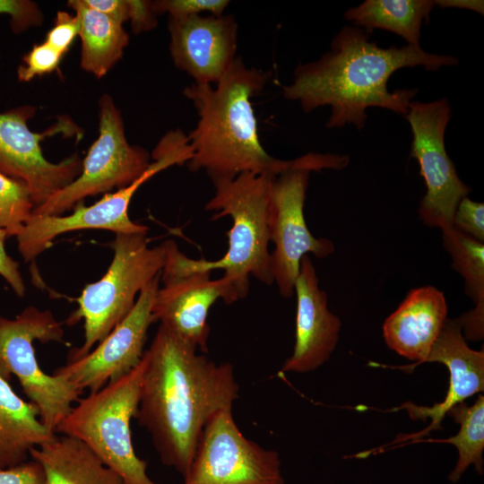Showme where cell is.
<instances>
[{"label":"cell","instance_id":"cell-11","mask_svg":"<svg viewBox=\"0 0 484 484\" xmlns=\"http://www.w3.org/2000/svg\"><path fill=\"white\" fill-rule=\"evenodd\" d=\"M404 117L412 132L410 158L418 160L427 187L418 210L419 219L430 228L453 226L457 205L471 188L460 179L445 150L450 103L446 98L431 102L412 100Z\"/></svg>","mask_w":484,"mask_h":484},{"label":"cell","instance_id":"cell-23","mask_svg":"<svg viewBox=\"0 0 484 484\" xmlns=\"http://www.w3.org/2000/svg\"><path fill=\"white\" fill-rule=\"evenodd\" d=\"M442 230L444 248L452 259V268L464 280L465 294L474 307L462 315L458 321L463 337L480 341L484 335V244L453 226Z\"/></svg>","mask_w":484,"mask_h":484},{"label":"cell","instance_id":"cell-21","mask_svg":"<svg viewBox=\"0 0 484 484\" xmlns=\"http://www.w3.org/2000/svg\"><path fill=\"white\" fill-rule=\"evenodd\" d=\"M55 436L41 422L38 408L0 376V470L27 462L32 448Z\"/></svg>","mask_w":484,"mask_h":484},{"label":"cell","instance_id":"cell-7","mask_svg":"<svg viewBox=\"0 0 484 484\" xmlns=\"http://www.w3.org/2000/svg\"><path fill=\"white\" fill-rule=\"evenodd\" d=\"M192 147L187 134L172 130L163 135L151 152L153 161L134 182L106 194L95 203L76 204L68 215H31L15 236L25 262H33L59 235L81 229H106L117 233H147L148 227L133 221L128 208L137 189L157 173L174 165L187 163Z\"/></svg>","mask_w":484,"mask_h":484},{"label":"cell","instance_id":"cell-24","mask_svg":"<svg viewBox=\"0 0 484 484\" xmlns=\"http://www.w3.org/2000/svg\"><path fill=\"white\" fill-rule=\"evenodd\" d=\"M435 5L431 0H367L348 9L344 17L368 33L385 30L419 47L421 27L428 23Z\"/></svg>","mask_w":484,"mask_h":484},{"label":"cell","instance_id":"cell-14","mask_svg":"<svg viewBox=\"0 0 484 484\" xmlns=\"http://www.w3.org/2000/svg\"><path fill=\"white\" fill-rule=\"evenodd\" d=\"M160 281V274L141 290L129 314L94 350L52 374L69 381L80 393H93L137 367L144 354L149 327L155 322L152 306Z\"/></svg>","mask_w":484,"mask_h":484},{"label":"cell","instance_id":"cell-33","mask_svg":"<svg viewBox=\"0 0 484 484\" xmlns=\"http://www.w3.org/2000/svg\"><path fill=\"white\" fill-rule=\"evenodd\" d=\"M6 230L0 229V276L3 277L14 293L23 297L26 287L20 272L19 263L13 260L5 250Z\"/></svg>","mask_w":484,"mask_h":484},{"label":"cell","instance_id":"cell-19","mask_svg":"<svg viewBox=\"0 0 484 484\" xmlns=\"http://www.w3.org/2000/svg\"><path fill=\"white\" fill-rule=\"evenodd\" d=\"M446 319L444 293L430 285L415 288L385 319L384 339L391 350L419 365L429 354Z\"/></svg>","mask_w":484,"mask_h":484},{"label":"cell","instance_id":"cell-6","mask_svg":"<svg viewBox=\"0 0 484 484\" xmlns=\"http://www.w3.org/2000/svg\"><path fill=\"white\" fill-rule=\"evenodd\" d=\"M144 362L99 390L79 399L56 428L85 444L125 484H157L147 462L134 451L131 420L135 418Z\"/></svg>","mask_w":484,"mask_h":484},{"label":"cell","instance_id":"cell-32","mask_svg":"<svg viewBox=\"0 0 484 484\" xmlns=\"http://www.w3.org/2000/svg\"><path fill=\"white\" fill-rule=\"evenodd\" d=\"M0 484H47L40 464L31 460L0 470Z\"/></svg>","mask_w":484,"mask_h":484},{"label":"cell","instance_id":"cell-27","mask_svg":"<svg viewBox=\"0 0 484 484\" xmlns=\"http://www.w3.org/2000/svg\"><path fill=\"white\" fill-rule=\"evenodd\" d=\"M64 56L45 41L34 45L22 56V63L17 68L18 80L28 82L36 76L53 73L59 67Z\"/></svg>","mask_w":484,"mask_h":484},{"label":"cell","instance_id":"cell-34","mask_svg":"<svg viewBox=\"0 0 484 484\" xmlns=\"http://www.w3.org/2000/svg\"><path fill=\"white\" fill-rule=\"evenodd\" d=\"M129 19L134 33L151 30L157 26L156 13L151 1L128 0Z\"/></svg>","mask_w":484,"mask_h":484},{"label":"cell","instance_id":"cell-17","mask_svg":"<svg viewBox=\"0 0 484 484\" xmlns=\"http://www.w3.org/2000/svg\"><path fill=\"white\" fill-rule=\"evenodd\" d=\"M297 297L295 345L282 372L306 373L326 362L336 348L340 318L328 309V298L319 288L318 277L308 255L300 261L295 281Z\"/></svg>","mask_w":484,"mask_h":484},{"label":"cell","instance_id":"cell-12","mask_svg":"<svg viewBox=\"0 0 484 484\" xmlns=\"http://www.w3.org/2000/svg\"><path fill=\"white\" fill-rule=\"evenodd\" d=\"M36 108L22 105L0 112V172L23 182L30 189L36 206L72 183L81 173L82 160L74 153L54 163L48 160L40 143L56 134L66 136L82 134L68 117H60L56 124L42 133L33 132L28 121Z\"/></svg>","mask_w":484,"mask_h":484},{"label":"cell","instance_id":"cell-8","mask_svg":"<svg viewBox=\"0 0 484 484\" xmlns=\"http://www.w3.org/2000/svg\"><path fill=\"white\" fill-rule=\"evenodd\" d=\"M34 341L64 342L62 324L51 311L30 306L13 319L0 315V376L8 382L17 377L41 422L56 433L82 393L65 378L41 369Z\"/></svg>","mask_w":484,"mask_h":484},{"label":"cell","instance_id":"cell-22","mask_svg":"<svg viewBox=\"0 0 484 484\" xmlns=\"http://www.w3.org/2000/svg\"><path fill=\"white\" fill-rule=\"evenodd\" d=\"M67 5L80 21L81 67L103 77L121 59L129 35L123 24L87 6L83 0H70Z\"/></svg>","mask_w":484,"mask_h":484},{"label":"cell","instance_id":"cell-10","mask_svg":"<svg viewBox=\"0 0 484 484\" xmlns=\"http://www.w3.org/2000/svg\"><path fill=\"white\" fill-rule=\"evenodd\" d=\"M99 107V137L83 159L80 175L36 206L33 215H61L88 196L128 186L151 164L145 149L127 142L121 113L112 97L103 94Z\"/></svg>","mask_w":484,"mask_h":484},{"label":"cell","instance_id":"cell-16","mask_svg":"<svg viewBox=\"0 0 484 484\" xmlns=\"http://www.w3.org/2000/svg\"><path fill=\"white\" fill-rule=\"evenodd\" d=\"M211 272H194L163 282L152 306L154 321H160L203 353L208 352L211 307L221 298L229 305L239 299L226 277L212 280Z\"/></svg>","mask_w":484,"mask_h":484},{"label":"cell","instance_id":"cell-18","mask_svg":"<svg viewBox=\"0 0 484 484\" xmlns=\"http://www.w3.org/2000/svg\"><path fill=\"white\" fill-rule=\"evenodd\" d=\"M424 362L443 363L447 367L450 377L442 402L431 407H419L410 402L403 405L411 418L431 419L429 427L418 433V436L439 429L444 417L453 407L484 389V351L468 346L458 319H446Z\"/></svg>","mask_w":484,"mask_h":484},{"label":"cell","instance_id":"cell-4","mask_svg":"<svg viewBox=\"0 0 484 484\" xmlns=\"http://www.w3.org/2000/svg\"><path fill=\"white\" fill-rule=\"evenodd\" d=\"M274 177L246 172L233 179L213 182L214 194L205 204V210L214 212L213 220L231 218L227 252L215 261L194 260L180 252L173 240H167L160 280L165 282L194 272L220 269L235 287L239 299L248 294L250 277L266 285L272 284L269 214Z\"/></svg>","mask_w":484,"mask_h":484},{"label":"cell","instance_id":"cell-35","mask_svg":"<svg viewBox=\"0 0 484 484\" xmlns=\"http://www.w3.org/2000/svg\"><path fill=\"white\" fill-rule=\"evenodd\" d=\"M436 5L441 7H457L469 9L483 14V1L480 0H438L435 1Z\"/></svg>","mask_w":484,"mask_h":484},{"label":"cell","instance_id":"cell-30","mask_svg":"<svg viewBox=\"0 0 484 484\" xmlns=\"http://www.w3.org/2000/svg\"><path fill=\"white\" fill-rule=\"evenodd\" d=\"M453 227L483 243L484 204L463 197L455 210Z\"/></svg>","mask_w":484,"mask_h":484},{"label":"cell","instance_id":"cell-29","mask_svg":"<svg viewBox=\"0 0 484 484\" xmlns=\"http://www.w3.org/2000/svg\"><path fill=\"white\" fill-rule=\"evenodd\" d=\"M0 14L10 16V28L14 34L40 26L43 22L41 10L30 0H0Z\"/></svg>","mask_w":484,"mask_h":484},{"label":"cell","instance_id":"cell-3","mask_svg":"<svg viewBox=\"0 0 484 484\" xmlns=\"http://www.w3.org/2000/svg\"><path fill=\"white\" fill-rule=\"evenodd\" d=\"M269 77V73L249 68L237 57L214 87L193 82L184 89L198 115L195 127L187 134L190 170H204L212 183L246 172L276 177L311 158L312 153L290 160L275 159L262 145L251 100Z\"/></svg>","mask_w":484,"mask_h":484},{"label":"cell","instance_id":"cell-13","mask_svg":"<svg viewBox=\"0 0 484 484\" xmlns=\"http://www.w3.org/2000/svg\"><path fill=\"white\" fill-rule=\"evenodd\" d=\"M182 484H284L279 454L247 438L232 409L205 426Z\"/></svg>","mask_w":484,"mask_h":484},{"label":"cell","instance_id":"cell-15","mask_svg":"<svg viewBox=\"0 0 484 484\" xmlns=\"http://www.w3.org/2000/svg\"><path fill=\"white\" fill-rule=\"evenodd\" d=\"M175 66L194 82L215 85L236 60L238 25L232 15L169 17Z\"/></svg>","mask_w":484,"mask_h":484},{"label":"cell","instance_id":"cell-20","mask_svg":"<svg viewBox=\"0 0 484 484\" xmlns=\"http://www.w3.org/2000/svg\"><path fill=\"white\" fill-rule=\"evenodd\" d=\"M45 474L47 484H125L85 444L61 435L30 452Z\"/></svg>","mask_w":484,"mask_h":484},{"label":"cell","instance_id":"cell-28","mask_svg":"<svg viewBox=\"0 0 484 484\" xmlns=\"http://www.w3.org/2000/svg\"><path fill=\"white\" fill-rule=\"evenodd\" d=\"M227 0H158L151 1L156 14L169 13V17H187L208 12L220 16L229 5Z\"/></svg>","mask_w":484,"mask_h":484},{"label":"cell","instance_id":"cell-5","mask_svg":"<svg viewBox=\"0 0 484 484\" xmlns=\"http://www.w3.org/2000/svg\"><path fill=\"white\" fill-rule=\"evenodd\" d=\"M110 247L114 255L106 273L83 288L67 320L70 324L82 320L84 327V341L70 352L68 362L88 354L129 314L137 294L166 263L165 243L150 247L147 233H117Z\"/></svg>","mask_w":484,"mask_h":484},{"label":"cell","instance_id":"cell-26","mask_svg":"<svg viewBox=\"0 0 484 484\" xmlns=\"http://www.w3.org/2000/svg\"><path fill=\"white\" fill-rule=\"evenodd\" d=\"M35 204L29 187L0 172V229L16 236L32 215Z\"/></svg>","mask_w":484,"mask_h":484},{"label":"cell","instance_id":"cell-2","mask_svg":"<svg viewBox=\"0 0 484 484\" xmlns=\"http://www.w3.org/2000/svg\"><path fill=\"white\" fill-rule=\"evenodd\" d=\"M360 27H342L332 39L329 51L296 67L291 83L283 87L284 98L298 101L307 113L330 107L327 128L352 125L360 130L369 108L407 114L418 89L391 91L387 84L394 72L418 65L436 71L459 62L452 56L427 52L420 46L381 48Z\"/></svg>","mask_w":484,"mask_h":484},{"label":"cell","instance_id":"cell-31","mask_svg":"<svg viewBox=\"0 0 484 484\" xmlns=\"http://www.w3.org/2000/svg\"><path fill=\"white\" fill-rule=\"evenodd\" d=\"M79 32V18L75 14L58 11L53 27L46 34L45 42L65 55Z\"/></svg>","mask_w":484,"mask_h":484},{"label":"cell","instance_id":"cell-1","mask_svg":"<svg viewBox=\"0 0 484 484\" xmlns=\"http://www.w3.org/2000/svg\"><path fill=\"white\" fill-rule=\"evenodd\" d=\"M143 359L135 419L151 435L162 463L184 476L205 426L232 409L239 396L233 366L198 354L162 324Z\"/></svg>","mask_w":484,"mask_h":484},{"label":"cell","instance_id":"cell-9","mask_svg":"<svg viewBox=\"0 0 484 484\" xmlns=\"http://www.w3.org/2000/svg\"><path fill=\"white\" fill-rule=\"evenodd\" d=\"M350 157L332 153H313L302 165L288 169L273 179L269 214L270 269L281 295L290 298L294 294L300 261L313 254L318 258L332 255L334 245L327 238H317L309 231L304 204L311 171L342 169Z\"/></svg>","mask_w":484,"mask_h":484},{"label":"cell","instance_id":"cell-25","mask_svg":"<svg viewBox=\"0 0 484 484\" xmlns=\"http://www.w3.org/2000/svg\"><path fill=\"white\" fill-rule=\"evenodd\" d=\"M460 425L458 433L439 442L454 445L458 460L449 474L452 482L458 481L470 465H474L479 474L483 473L484 449V397L479 395L474 404L462 402L447 412Z\"/></svg>","mask_w":484,"mask_h":484}]
</instances>
